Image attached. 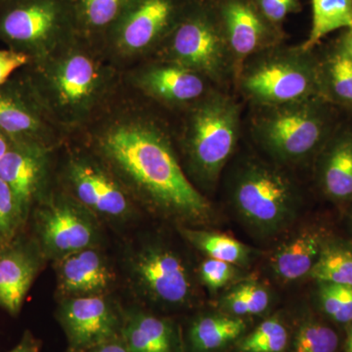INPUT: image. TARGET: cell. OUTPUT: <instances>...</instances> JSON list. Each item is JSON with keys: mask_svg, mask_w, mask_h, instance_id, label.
Listing matches in <instances>:
<instances>
[{"mask_svg": "<svg viewBox=\"0 0 352 352\" xmlns=\"http://www.w3.org/2000/svg\"><path fill=\"white\" fill-rule=\"evenodd\" d=\"M71 136L108 166L139 208L177 227L214 221L212 203L183 168L168 122L126 85L96 119Z\"/></svg>", "mask_w": 352, "mask_h": 352, "instance_id": "1", "label": "cell"}, {"mask_svg": "<svg viewBox=\"0 0 352 352\" xmlns=\"http://www.w3.org/2000/svg\"><path fill=\"white\" fill-rule=\"evenodd\" d=\"M21 72L52 120L69 136L96 119L124 85L122 69L105 50L76 34Z\"/></svg>", "mask_w": 352, "mask_h": 352, "instance_id": "2", "label": "cell"}, {"mask_svg": "<svg viewBox=\"0 0 352 352\" xmlns=\"http://www.w3.org/2000/svg\"><path fill=\"white\" fill-rule=\"evenodd\" d=\"M122 268L132 293L150 309L180 311L200 300L197 268L163 235L145 236L129 245Z\"/></svg>", "mask_w": 352, "mask_h": 352, "instance_id": "3", "label": "cell"}, {"mask_svg": "<svg viewBox=\"0 0 352 352\" xmlns=\"http://www.w3.org/2000/svg\"><path fill=\"white\" fill-rule=\"evenodd\" d=\"M183 112L175 138L183 168L194 184L212 188L237 146L239 108L228 96L210 91Z\"/></svg>", "mask_w": 352, "mask_h": 352, "instance_id": "4", "label": "cell"}, {"mask_svg": "<svg viewBox=\"0 0 352 352\" xmlns=\"http://www.w3.org/2000/svg\"><path fill=\"white\" fill-rule=\"evenodd\" d=\"M230 201L243 224L258 239L289 232L300 214V191L281 168L259 160L240 166L233 177Z\"/></svg>", "mask_w": 352, "mask_h": 352, "instance_id": "5", "label": "cell"}, {"mask_svg": "<svg viewBox=\"0 0 352 352\" xmlns=\"http://www.w3.org/2000/svg\"><path fill=\"white\" fill-rule=\"evenodd\" d=\"M57 185L102 223L126 226L140 208L107 166L87 146L69 136L57 151Z\"/></svg>", "mask_w": 352, "mask_h": 352, "instance_id": "6", "label": "cell"}, {"mask_svg": "<svg viewBox=\"0 0 352 352\" xmlns=\"http://www.w3.org/2000/svg\"><path fill=\"white\" fill-rule=\"evenodd\" d=\"M308 51H270L248 62L238 78L243 94L258 106H277L316 98L320 76Z\"/></svg>", "mask_w": 352, "mask_h": 352, "instance_id": "7", "label": "cell"}, {"mask_svg": "<svg viewBox=\"0 0 352 352\" xmlns=\"http://www.w3.org/2000/svg\"><path fill=\"white\" fill-rule=\"evenodd\" d=\"M150 58L182 65L210 82H221L234 68L221 23L201 6L185 7L177 24Z\"/></svg>", "mask_w": 352, "mask_h": 352, "instance_id": "8", "label": "cell"}, {"mask_svg": "<svg viewBox=\"0 0 352 352\" xmlns=\"http://www.w3.org/2000/svg\"><path fill=\"white\" fill-rule=\"evenodd\" d=\"M75 34L67 0L0 1V41L32 61L45 56Z\"/></svg>", "mask_w": 352, "mask_h": 352, "instance_id": "9", "label": "cell"}, {"mask_svg": "<svg viewBox=\"0 0 352 352\" xmlns=\"http://www.w3.org/2000/svg\"><path fill=\"white\" fill-rule=\"evenodd\" d=\"M32 237L46 261H58L87 248L101 245L102 222L58 185L32 208Z\"/></svg>", "mask_w": 352, "mask_h": 352, "instance_id": "10", "label": "cell"}, {"mask_svg": "<svg viewBox=\"0 0 352 352\" xmlns=\"http://www.w3.org/2000/svg\"><path fill=\"white\" fill-rule=\"evenodd\" d=\"M180 0H129L104 43L122 72L156 52L185 9Z\"/></svg>", "mask_w": 352, "mask_h": 352, "instance_id": "11", "label": "cell"}, {"mask_svg": "<svg viewBox=\"0 0 352 352\" xmlns=\"http://www.w3.org/2000/svg\"><path fill=\"white\" fill-rule=\"evenodd\" d=\"M261 107L254 119V135L278 163H300L320 147L327 124L316 98Z\"/></svg>", "mask_w": 352, "mask_h": 352, "instance_id": "12", "label": "cell"}, {"mask_svg": "<svg viewBox=\"0 0 352 352\" xmlns=\"http://www.w3.org/2000/svg\"><path fill=\"white\" fill-rule=\"evenodd\" d=\"M0 129L14 144L54 153L69 138L50 117L21 69L0 87Z\"/></svg>", "mask_w": 352, "mask_h": 352, "instance_id": "13", "label": "cell"}, {"mask_svg": "<svg viewBox=\"0 0 352 352\" xmlns=\"http://www.w3.org/2000/svg\"><path fill=\"white\" fill-rule=\"evenodd\" d=\"M124 85L150 103L185 111L210 94V80L182 65L144 60L122 72Z\"/></svg>", "mask_w": 352, "mask_h": 352, "instance_id": "14", "label": "cell"}, {"mask_svg": "<svg viewBox=\"0 0 352 352\" xmlns=\"http://www.w3.org/2000/svg\"><path fill=\"white\" fill-rule=\"evenodd\" d=\"M56 317L69 351L85 352L122 336L124 308L111 295L62 298Z\"/></svg>", "mask_w": 352, "mask_h": 352, "instance_id": "15", "label": "cell"}, {"mask_svg": "<svg viewBox=\"0 0 352 352\" xmlns=\"http://www.w3.org/2000/svg\"><path fill=\"white\" fill-rule=\"evenodd\" d=\"M60 300L111 295L119 274L101 245L87 248L54 261Z\"/></svg>", "mask_w": 352, "mask_h": 352, "instance_id": "16", "label": "cell"}, {"mask_svg": "<svg viewBox=\"0 0 352 352\" xmlns=\"http://www.w3.org/2000/svg\"><path fill=\"white\" fill-rule=\"evenodd\" d=\"M56 153L34 146L14 144L0 161V179L10 187L29 217L52 185V166Z\"/></svg>", "mask_w": 352, "mask_h": 352, "instance_id": "17", "label": "cell"}, {"mask_svg": "<svg viewBox=\"0 0 352 352\" xmlns=\"http://www.w3.org/2000/svg\"><path fill=\"white\" fill-rule=\"evenodd\" d=\"M45 261L38 243L25 231L0 249V307L11 316L19 315Z\"/></svg>", "mask_w": 352, "mask_h": 352, "instance_id": "18", "label": "cell"}, {"mask_svg": "<svg viewBox=\"0 0 352 352\" xmlns=\"http://www.w3.org/2000/svg\"><path fill=\"white\" fill-rule=\"evenodd\" d=\"M220 23L237 75L245 60L274 43L270 23L261 15L258 7L248 0H226L220 10Z\"/></svg>", "mask_w": 352, "mask_h": 352, "instance_id": "19", "label": "cell"}, {"mask_svg": "<svg viewBox=\"0 0 352 352\" xmlns=\"http://www.w3.org/2000/svg\"><path fill=\"white\" fill-rule=\"evenodd\" d=\"M328 241L321 227L309 224L294 229L268 256L271 276L286 285L308 278Z\"/></svg>", "mask_w": 352, "mask_h": 352, "instance_id": "20", "label": "cell"}, {"mask_svg": "<svg viewBox=\"0 0 352 352\" xmlns=\"http://www.w3.org/2000/svg\"><path fill=\"white\" fill-rule=\"evenodd\" d=\"M122 338L131 352H186L180 326L147 308L124 309Z\"/></svg>", "mask_w": 352, "mask_h": 352, "instance_id": "21", "label": "cell"}, {"mask_svg": "<svg viewBox=\"0 0 352 352\" xmlns=\"http://www.w3.org/2000/svg\"><path fill=\"white\" fill-rule=\"evenodd\" d=\"M249 331V321L215 309L192 317L184 336L186 352H226Z\"/></svg>", "mask_w": 352, "mask_h": 352, "instance_id": "22", "label": "cell"}, {"mask_svg": "<svg viewBox=\"0 0 352 352\" xmlns=\"http://www.w3.org/2000/svg\"><path fill=\"white\" fill-rule=\"evenodd\" d=\"M183 239L207 258L219 259L245 270L258 258V250L228 234L201 227L178 226Z\"/></svg>", "mask_w": 352, "mask_h": 352, "instance_id": "23", "label": "cell"}, {"mask_svg": "<svg viewBox=\"0 0 352 352\" xmlns=\"http://www.w3.org/2000/svg\"><path fill=\"white\" fill-rule=\"evenodd\" d=\"M76 34L104 48L106 38L129 0H67Z\"/></svg>", "mask_w": 352, "mask_h": 352, "instance_id": "24", "label": "cell"}, {"mask_svg": "<svg viewBox=\"0 0 352 352\" xmlns=\"http://www.w3.org/2000/svg\"><path fill=\"white\" fill-rule=\"evenodd\" d=\"M344 338L338 326L318 312L305 310L293 320L287 352H342Z\"/></svg>", "mask_w": 352, "mask_h": 352, "instance_id": "25", "label": "cell"}, {"mask_svg": "<svg viewBox=\"0 0 352 352\" xmlns=\"http://www.w3.org/2000/svg\"><path fill=\"white\" fill-rule=\"evenodd\" d=\"M273 295L266 285L258 280L243 279L226 289L217 300L215 308L238 318L261 317L270 311Z\"/></svg>", "mask_w": 352, "mask_h": 352, "instance_id": "26", "label": "cell"}, {"mask_svg": "<svg viewBox=\"0 0 352 352\" xmlns=\"http://www.w3.org/2000/svg\"><path fill=\"white\" fill-rule=\"evenodd\" d=\"M324 192L333 200L352 199V138L336 141L326 153L320 168Z\"/></svg>", "mask_w": 352, "mask_h": 352, "instance_id": "27", "label": "cell"}, {"mask_svg": "<svg viewBox=\"0 0 352 352\" xmlns=\"http://www.w3.org/2000/svg\"><path fill=\"white\" fill-rule=\"evenodd\" d=\"M293 332V321L283 312L264 317L263 321L248 331L237 344L234 352H287Z\"/></svg>", "mask_w": 352, "mask_h": 352, "instance_id": "28", "label": "cell"}, {"mask_svg": "<svg viewBox=\"0 0 352 352\" xmlns=\"http://www.w3.org/2000/svg\"><path fill=\"white\" fill-rule=\"evenodd\" d=\"M311 32L302 50H311L322 38L339 29H352V0H312Z\"/></svg>", "mask_w": 352, "mask_h": 352, "instance_id": "29", "label": "cell"}, {"mask_svg": "<svg viewBox=\"0 0 352 352\" xmlns=\"http://www.w3.org/2000/svg\"><path fill=\"white\" fill-rule=\"evenodd\" d=\"M308 278L352 287L351 248L328 241Z\"/></svg>", "mask_w": 352, "mask_h": 352, "instance_id": "30", "label": "cell"}, {"mask_svg": "<svg viewBox=\"0 0 352 352\" xmlns=\"http://www.w3.org/2000/svg\"><path fill=\"white\" fill-rule=\"evenodd\" d=\"M318 314L339 328L352 323V287L346 285L317 282Z\"/></svg>", "mask_w": 352, "mask_h": 352, "instance_id": "31", "label": "cell"}, {"mask_svg": "<svg viewBox=\"0 0 352 352\" xmlns=\"http://www.w3.org/2000/svg\"><path fill=\"white\" fill-rule=\"evenodd\" d=\"M29 217L23 212L12 190L0 179V249L24 232Z\"/></svg>", "mask_w": 352, "mask_h": 352, "instance_id": "32", "label": "cell"}, {"mask_svg": "<svg viewBox=\"0 0 352 352\" xmlns=\"http://www.w3.org/2000/svg\"><path fill=\"white\" fill-rule=\"evenodd\" d=\"M242 274V268L210 258L204 259L197 267L199 283L212 296L240 281Z\"/></svg>", "mask_w": 352, "mask_h": 352, "instance_id": "33", "label": "cell"}, {"mask_svg": "<svg viewBox=\"0 0 352 352\" xmlns=\"http://www.w3.org/2000/svg\"><path fill=\"white\" fill-rule=\"evenodd\" d=\"M328 82L340 100L352 105V59L344 50L336 53L328 63Z\"/></svg>", "mask_w": 352, "mask_h": 352, "instance_id": "34", "label": "cell"}, {"mask_svg": "<svg viewBox=\"0 0 352 352\" xmlns=\"http://www.w3.org/2000/svg\"><path fill=\"white\" fill-rule=\"evenodd\" d=\"M259 12L271 25L279 24L289 15L296 12L300 4L298 0H256Z\"/></svg>", "mask_w": 352, "mask_h": 352, "instance_id": "35", "label": "cell"}, {"mask_svg": "<svg viewBox=\"0 0 352 352\" xmlns=\"http://www.w3.org/2000/svg\"><path fill=\"white\" fill-rule=\"evenodd\" d=\"M31 62V58L23 53L10 48L0 50V87Z\"/></svg>", "mask_w": 352, "mask_h": 352, "instance_id": "36", "label": "cell"}, {"mask_svg": "<svg viewBox=\"0 0 352 352\" xmlns=\"http://www.w3.org/2000/svg\"><path fill=\"white\" fill-rule=\"evenodd\" d=\"M8 352H41V344L31 331H25L20 342Z\"/></svg>", "mask_w": 352, "mask_h": 352, "instance_id": "37", "label": "cell"}, {"mask_svg": "<svg viewBox=\"0 0 352 352\" xmlns=\"http://www.w3.org/2000/svg\"><path fill=\"white\" fill-rule=\"evenodd\" d=\"M85 352H131L127 349L126 342L122 340V336L119 338H116L108 342H103V344H98V346L91 347Z\"/></svg>", "mask_w": 352, "mask_h": 352, "instance_id": "38", "label": "cell"}, {"mask_svg": "<svg viewBox=\"0 0 352 352\" xmlns=\"http://www.w3.org/2000/svg\"><path fill=\"white\" fill-rule=\"evenodd\" d=\"M13 142L11 139L0 129V161L3 159L9 150L12 147Z\"/></svg>", "mask_w": 352, "mask_h": 352, "instance_id": "39", "label": "cell"}, {"mask_svg": "<svg viewBox=\"0 0 352 352\" xmlns=\"http://www.w3.org/2000/svg\"><path fill=\"white\" fill-rule=\"evenodd\" d=\"M346 336L344 338V349L342 352H352V323L346 329Z\"/></svg>", "mask_w": 352, "mask_h": 352, "instance_id": "40", "label": "cell"}, {"mask_svg": "<svg viewBox=\"0 0 352 352\" xmlns=\"http://www.w3.org/2000/svg\"><path fill=\"white\" fill-rule=\"evenodd\" d=\"M342 50L352 59V29H351V32L347 34L346 38L344 39V48H342Z\"/></svg>", "mask_w": 352, "mask_h": 352, "instance_id": "41", "label": "cell"}, {"mask_svg": "<svg viewBox=\"0 0 352 352\" xmlns=\"http://www.w3.org/2000/svg\"><path fill=\"white\" fill-rule=\"evenodd\" d=\"M0 1H3V0H0Z\"/></svg>", "mask_w": 352, "mask_h": 352, "instance_id": "42", "label": "cell"}, {"mask_svg": "<svg viewBox=\"0 0 352 352\" xmlns=\"http://www.w3.org/2000/svg\"><path fill=\"white\" fill-rule=\"evenodd\" d=\"M68 352H71V351H68Z\"/></svg>", "mask_w": 352, "mask_h": 352, "instance_id": "43", "label": "cell"}]
</instances>
